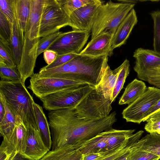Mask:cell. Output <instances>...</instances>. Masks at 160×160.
I'll use <instances>...</instances> for the list:
<instances>
[{
	"label": "cell",
	"instance_id": "d4e9b609",
	"mask_svg": "<svg viewBox=\"0 0 160 160\" xmlns=\"http://www.w3.org/2000/svg\"><path fill=\"white\" fill-rule=\"evenodd\" d=\"M32 0H15L19 24L24 33L30 16Z\"/></svg>",
	"mask_w": 160,
	"mask_h": 160
},
{
	"label": "cell",
	"instance_id": "ee69618b",
	"mask_svg": "<svg viewBox=\"0 0 160 160\" xmlns=\"http://www.w3.org/2000/svg\"><path fill=\"white\" fill-rule=\"evenodd\" d=\"M160 110V99L151 108L146 114L143 122H145L151 115Z\"/></svg>",
	"mask_w": 160,
	"mask_h": 160
},
{
	"label": "cell",
	"instance_id": "9a60e30c",
	"mask_svg": "<svg viewBox=\"0 0 160 160\" xmlns=\"http://www.w3.org/2000/svg\"><path fill=\"white\" fill-rule=\"evenodd\" d=\"M26 127L27 132L23 155L32 160H39L50 150L39 129L30 125Z\"/></svg>",
	"mask_w": 160,
	"mask_h": 160
},
{
	"label": "cell",
	"instance_id": "836d02e7",
	"mask_svg": "<svg viewBox=\"0 0 160 160\" xmlns=\"http://www.w3.org/2000/svg\"><path fill=\"white\" fill-rule=\"evenodd\" d=\"M66 14L69 17L74 11L95 0H58Z\"/></svg>",
	"mask_w": 160,
	"mask_h": 160
},
{
	"label": "cell",
	"instance_id": "44dd1931",
	"mask_svg": "<svg viewBox=\"0 0 160 160\" xmlns=\"http://www.w3.org/2000/svg\"><path fill=\"white\" fill-rule=\"evenodd\" d=\"M83 155L72 145L51 150L39 160H82Z\"/></svg>",
	"mask_w": 160,
	"mask_h": 160
},
{
	"label": "cell",
	"instance_id": "ab89813d",
	"mask_svg": "<svg viewBox=\"0 0 160 160\" xmlns=\"http://www.w3.org/2000/svg\"><path fill=\"white\" fill-rule=\"evenodd\" d=\"M145 121V129L160 126V110L151 115Z\"/></svg>",
	"mask_w": 160,
	"mask_h": 160
},
{
	"label": "cell",
	"instance_id": "7402d4cb",
	"mask_svg": "<svg viewBox=\"0 0 160 160\" xmlns=\"http://www.w3.org/2000/svg\"><path fill=\"white\" fill-rule=\"evenodd\" d=\"M147 87L142 81L136 78L129 83L120 98L119 105L132 103L142 95L146 91Z\"/></svg>",
	"mask_w": 160,
	"mask_h": 160
},
{
	"label": "cell",
	"instance_id": "5bb4252c",
	"mask_svg": "<svg viewBox=\"0 0 160 160\" xmlns=\"http://www.w3.org/2000/svg\"><path fill=\"white\" fill-rule=\"evenodd\" d=\"M133 57L135 59L134 71L138 78L147 82L149 73L160 66V56L153 50L140 48L136 49Z\"/></svg>",
	"mask_w": 160,
	"mask_h": 160
},
{
	"label": "cell",
	"instance_id": "3957f363",
	"mask_svg": "<svg viewBox=\"0 0 160 160\" xmlns=\"http://www.w3.org/2000/svg\"><path fill=\"white\" fill-rule=\"evenodd\" d=\"M44 2L45 0H32L30 16L24 32L22 59L19 65L17 66L21 75V80L24 84L28 78L34 74Z\"/></svg>",
	"mask_w": 160,
	"mask_h": 160
},
{
	"label": "cell",
	"instance_id": "d6986e66",
	"mask_svg": "<svg viewBox=\"0 0 160 160\" xmlns=\"http://www.w3.org/2000/svg\"><path fill=\"white\" fill-rule=\"evenodd\" d=\"M14 18L12 24L10 45L16 64L18 66L22 59L24 44V32L20 26L14 1Z\"/></svg>",
	"mask_w": 160,
	"mask_h": 160
},
{
	"label": "cell",
	"instance_id": "8d00e7d4",
	"mask_svg": "<svg viewBox=\"0 0 160 160\" xmlns=\"http://www.w3.org/2000/svg\"><path fill=\"white\" fill-rule=\"evenodd\" d=\"M142 135L140 131H138L133 134L129 138L128 143L130 147L129 149L124 153L113 160H129V157L131 152L136 143L140 140Z\"/></svg>",
	"mask_w": 160,
	"mask_h": 160
},
{
	"label": "cell",
	"instance_id": "f35d334b",
	"mask_svg": "<svg viewBox=\"0 0 160 160\" xmlns=\"http://www.w3.org/2000/svg\"><path fill=\"white\" fill-rule=\"evenodd\" d=\"M150 84L160 89V66L151 71L147 76V81Z\"/></svg>",
	"mask_w": 160,
	"mask_h": 160
},
{
	"label": "cell",
	"instance_id": "9c48e42d",
	"mask_svg": "<svg viewBox=\"0 0 160 160\" xmlns=\"http://www.w3.org/2000/svg\"><path fill=\"white\" fill-rule=\"evenodd\" d=\"M160 99V89L155 87H148L142 95L123 110L122 118L127 122L140 123Z\"/></svg>",
	"mask_w": 160,
	"mask_h": 160
},
{
	"label": "cell",
	"instance_id": "8fae6325",
	"mask_svg": "<svg viewBox=\"0 0 160 160\" xmlns=\"http://www.w3.org/2000/svg\"><path fill=\"white\" fill-rule=\"evenodd\" d=\"M15 118V127L3 137L0 147V152L4 153L7 156L17 153L24 155L27 129L19 117Z\"/></svg>",
	"mask_w": 160,
	"mask_h": 160
},
{
	"label": "cell",
	"instance_id": "83f0119b",
	"mask_svg": "<svg viewBox=\"0 0 160 160\" xmlns=\"http://www.w3.org/2000/svg\"><path fill=\"white\" fill-rule=\"evenodd\" d=\"M145 140L142 138L136 144L129 157V160H158V156L140 149Z\"/></svg>",
	"mask_w": 160,
	"mask_h": 160
},
{
	"label": "cell",
	"instance_id": "f6af8a7d",
	"mask_svg": "<svg viewBox=\"0 0 160 160\" xmlns=\"http://www.w3.org/2000/svg\"><path fill=\"white\" fill-rule=\"evenodd\" d=\"M145 130L149 133L160 134V126L148 128Z\"/></svg>",
	"mask_w": 160,
	"mask_h": 160
},
{
	"label": "cell",
	"instance_id": "f907efd6",
	"mask_svg": "<svg viewBox=\"0 0 160 160\" xmlns=\"http://www.w3.org/2000/svg\"></svg>",
	"mask_w": 160,
	"mask_h": 160
},
{
	"label": "cell",
	"instance_id": "c3c4849f",
	"mask_svg": "<svg viewBox=\"0 0 160 160\" xmlns=\"http://www.w3.org/2000/svg\"><path fill=\"white\" fill-rule=\"evenodd\" d=\"M16 153L12 154L9 156H7L4 160H11L12 157Z\"/></svg>",
	"mask_w": 160,
	"mask_h": 160
},
{
	"label": "cell",
	"instance_id": "484cf974",
	"mask_svg": "<svg viewBox=\"0 0 160 160\" xmlns=\"http://www.w3.org/2000/svg\"><path fill=\"white\" fill-rule=\"evenodd\" d=\"M0 100L3 104L6 111L4 118L0 122V134L3 137L14 128L15 125L16 118L8 108L3 95L0 92Z\"/></svg>",
	"mask_w": 160,
	"mask_h": 160
},
{
	"label": "cell",
	"instance_id": "e0dca14e",
	"mask_svg": "<svg viewBox=\"0 0 160 160\" xmlns=\"http://www.w3.org/2000/svg\"><path fill=\"white\" fill-rule=\"evenodd\" d=\"M135 131L134 129L120 130L112 128L103 131L107 142L104 153L105 156L124 148Z\"/></svg>",
	"mask_w": 160,
	"mask_h": 160
},
{
	"label": "cell",
	"instance_id": "d590c367",
	"mask_svg": "<svg viewBox=\"0 0 160 160\" xmlns=\"http://www.w3.org/2000/svg\"><path fill=\"white\" fill-rule=\"evenodd\" d=\"M14 0H0V12L12 24L14 18Z\"/></svg>",
	"mask_w": 160,
	"mask_h": 160
},
{
	"label": "cell",
	"instance_id": "74e56055",
	"mask_svg": "<svg viewBox=\"0 0 160 160\" xmlns=\"http://www.w3.org/2000/svg\"><path fill=\"white\" fill-rule=\"evenodd\" d=\"M78 54L71 53L63 55H58L55 61L51 64L42 68V69H47L54 68L68 62L74 58Z\"/></svg>",
	"mask_w": 160,
	"mask_h": 160
},
{
	"label": "cell",
	"instance_id": "ac0fdd59",
	"mask_svg": "<svg viewBox=\"0 0 160 160\" xmlns=\"http://www.w3.org/2000/svg\"><path fill=\"white\" fill-rule=\"evenodd\" d=\"M138 22L136 12L133 8L118 26L113 35L112 41L113 49L125 44Z\"/></svg>",
	"mask_w": 160,
	"mask_h": 160
},
{
	"label": "cell",
	"instance_id": "4fadbf2b",
	"mask_svg": "<svg viewBox=\"0 0 160 160\" xmlns=\"http://www.w3.org/2000/svg\"><path fill=\"white\" fill-rule=\"evenodd\" d=\"M104 2L95 0L73 12L69 16L70 26L73 30L91 32L96 13L99 6Z\"/></svg>",
	"mask_w": 160,
	"mask_h": 160
},
{
	"label": "cell",
	"instance_id": "60d3db41",
	"mask_svg": "<svg viewBox=\"0 0 160 160\" xmlns=\"http://www.w3.org/2000/svg\"><path fill=\"white\" fill-rule=\"evenodd\" d=\"M58 55L55 51L48 49L43 52V58L46 63L49 65L55 61Z\"/></svg>",
	"mask_w": 160,
	"mask_h": 160
},
{
	"label": "cell",
	"instance_id": "5b68a950",
	"mask_svg": "<svg viewBox=\"0 0 160 160\" xmlns=\"http://www.w3.org/2000/svg\"><path fill=\"white\" fill-rule=\"evenodd\" d=\"M135 3L114 2L110 0L98 7L91 29V39L107 32L114 35L122 21L132 9Z\"/></svg>",
	"mask_w": 160,
	"mask_h": 160
},
{
	"label": "cell",
	"instance_id": "bcb514c9",
	"mask_svg": "<svg viewBox=\"0 0 160 160\" xmlns=\"http://www.w3.org/2000/svg\"><path fill=\"white\" fill-rule=\"evenodd\" d=\"M11 160H32L23 155L19 153H16L12 157Z\"/></svg>",
	"mask_w": 160,
	"mask_h": 160
},
{
	"label": "cell",
	"instance_id": "f1b7e54d",
	"mask_svg": "<svg viewBox=\"0 0 160 160\" xmlns=\"http://www.w3.org/2000/svg\"><path fill=\"white\" fill-rule=\"evenodd\" d=\"M121 65L122 68L119 73L113 89L112 99V102L115 101L118 95L123 88L125 80L129 73V61L128 59H126Z\"/></svg>",
	"mask_w": 160,
	"mask_h": 160
},
{
	"label": "cell",
	"instance_id": "4dcf8cb0",
	"mask_svg": "<svg viewBox=\"0 0 160 160\" xmlns=\"http://www.w3.org/2000/svg\"><path fill=\"white\" fill-rule=\"evenodd\" d=\"M150 14L153 22V50L160 56V10L152 11Z\"/></svg>",
	"mask_w": 160,
	"mask_h": 160
},
{
	"label": "cell",
	"instance_id": "52a82bcc",
	"mask_svg": "<svg viewBox=\"0 0 160 160\" xmlns=\"http://www.w3.org/2000/svg\"><path fill=\"white\" fill-rule=\"evenodd\" d=\"M112 102L106 98L96 87L75 108L78 116L88 120H99L108 117L112 108Z\"/></svg>",
	"mask_w": 160,
	"mask_h": 160
},
{
	"label": "cell",
	"instance_id": "7a4b0ae2",
	"mask_svg": "<svg viewBox=\"0 0 160 160\" xmlns=\"http://www.w3.org/2000/svg\"><path fill=\"white\" fill-rule=\"evenodd\" d=\"M107 55L93 57L78 54L68 62L47 69H40L42 77L65 79L82 82L96 87L108 65Z\"/></svg>",
	"mask_w": 160,
	"mask_h": 160
},
{
	"label": "cell",
	"instance_id": "681fc988",
	"mask_svg": "<svg viewBox=\"0 0 160 160\" xmlns=\"http://www.w3.org/2000/svg\"><path fill=\"white\" fill-rule=\"evenodd\" d=\"M158 160H160V159H159Z\"/></svg>",
	"mask_w": 160,
	"mask_h": 160
},
{
	"label": "cell",
	"instance_id": "30bf717a",
	"mask_svg": "<svg viewBox=\"0 0 160 160\" xmlns=\"http://www.w3.org/2000/svg\"><path fill=\"white\" fill-rule=\"evenodd\" d=\"M30 81L28 88L40 99L64 89L84 84L82 82L65 79L42 77L38 73L34 74Z\"/></svg>",
	"mask_w": 160,
	"mask_h": 160
},
{
	"label": "cell",
	"instance_id": "277c9868",
	"mask_svg": "<svg viewBox=\"0 0 160 160\" xmlns=\"http://www.w3.org/2000/svg\"><path fill=\"white\" fill-rule=\"evenodd\" d=\"M0 92L2 93L8 108L15 117H19L26 127L30 125L39 129L34 111L35 102L21 80H1Z\"/></svg>",
	"mask_w": 160,
	"mask_h": 160
},
{
	"label": "cell",
	"instance_id": "ba28073f",
	"mask_svg": "<svg viewBox=\"0 0 160 160\" xmlns=\"http://www.w3.org/2000/svg\"><path fill=\"white\" fill-rule=\"evenodd\" d=\"M69 17L58 0H45L41 19L39 35L42 38L70 26Z\"/></svg>",
	"mask_w": 160,
	"mask_h": 160
},
{
	"label": "cell",
	"instance_id": "e575fe53",
	"mask_svg": "<svg viewBox=\"0 0 160 160\" xmlns=\"http://www.w3.org/2000/svg\"><path fill=\"white\" fill-rule=\"evenodd\" d=\"M12 24L0 12V38L10 44Z\"/></svg>",
	"mask_w": 160,
	"mask_h": 160
},
{
	"label": "cell",
	"instance_id": "cb8c5ba5",
	"mask_svg": "<svg viewBox=\"0 0 160 160\" xmlns=\"http://www.w3.org/2000/svg\"><path fill=\"white\" fill-rule=\"evenodd\" d=\"M33 106L39 130L46 144L51 150L52 140L48 121L43 112L42 107L35 102Z\"/></svg>",
	"mask_w": 160,
	"mask_h": 160
},
{
	"label": "cell",
	"instance_id": "7bdbcfd3",
	"mask_svg": "<svg viewBox=\"0 0 160 160\" xmlns=\"http://www.w3.org/2000/svg\"><path fill=\"white\" fill-rule=\"evenodd\" d=\"M83 155L82 160H100L107 156L101 153H92Z\"/></svg>",
	"mask_w": 160,
	"mask_h": 160
},
{
	"label": "cell",
	"instance_id": "603a6c76",
	"mask_svg": "<svg viewBox=\"0 0 160 160\" xmlns=\"http://www.w3.org/2000/svg\"><path fill=\"white\" fill-rule=\"evenodd\" d=\"M121 68V64L112 70L108 65L100 83L97 86L102 91L104 97L107 98L111 99V101L113 89Z\"/></svg>",
	"mask_w": 160,
	"mask_h": 160
},
{
	"label": "cell",
	"instance_id": "ffe728a7",
	"mask_svg": "<svg viewBox=\"0 0 160 160\" xmlns=\"http://www.w3.org/2000/svg\"><path fill=\"white\" fill-rule=\"evenodd\" d=\"M107 145L106 139L103 132L91 139L72 146L83 155L92 153H101L105 156L104 153Z\"/></svg>",
	"mask_w": 160,
	"mask_h": 160
},
{
	"label": "cell",
	"instance_id": "b9f144b4",
	"mask_svg": "<svg viewBox=\"0 0 160 160\" xmlns=\"http://www.w3.org/2000/svg\"><path fill=\"white\" fill-rule=\"evenodd\" d=\"M130 147L128 142L126 147L123 149L106 156L100 160H113L126 152Z\"/></svg>",
	"mask_w": 160,
	"mask_h": 160
},
{
	"label": "cell",
	"instance_id": "4316f807",
	"mask_svg": "<svg viewBox=\"0 0 160 160\" xmlns=\"http://www.w3.org/2000/svg\"><path fill=\"white\" fill-rule=\"evenodd\" d=\"M142 138L145 141L140 149L153 153L160 158V134L149 133Z\"/></svg>",
	"mask_w": 160,
	"mask_h": 160
},
{
	"label": "cell",
	"instance_id": "6da1fadb",
	"mask_svg": "<svg viewBox=\"0 0 160 160\" xmlns=\"http://www.w3.org/2000/svg\"><path fill=\"white\" fill-rule=\"evenodd\" d=\"M115 111L98 120L78 117L74 108L49 111L48 116L52 140L51 150L66 145L74 146L112 128L117 121Z\"/></svg>",
	"mask_w": 160,
	"mask_h": 160
},
{
	"label": "cell",
	"instance_id": "2e32d148",
	"mask_svg": "<svg viewBox=\"0 0 160 160\" xmlns=\"http://www.w3.org/2000/svg\"><path fill=\"white\" fill-rule=\"evenodd\" d=\"M113 36L108 32L100 34L91 39L79 54L93 57L104 55L111 57L113 54Z\"/></svg>",
	"mask_w": 160,
	"mask_h": 160
},
{
	"label": "cell",
	"instance_id": "f546056e",
	"mask_svg": "<svg viewBox=\"0 0 160 160\" xmlns=\"http://www.w3.org/2000/svg\"><path fill=\"white\" fill-rule=\"evenodd\" d=\"M0 60L8 66H17L10 44L1 38H0Z\"/></svg>",
	"mask_w": 160,
	"mask_h": 160
},
{
	"label": "cell",
	"instance_id": "7dc6e473",
	"mask_svg": "<svg viewBox=\"0 0 160 160\" xmlns=\"http://www.w3.org/2000/svg\"><path fill=\"white\" fill-rule=\"evenodd\" d=\"M5 112L4 106L1 101L0 100V122L4 118Z\"/></svg>",
	"mask_w": 160,
	"mask_h": 160
},
{
	"label": "cell",
	"instance_id": "d6a6232c",
	"mask_svg": "<svg viewBox=\"0 0 160 160\" xmlns=\"http://www.w3.org/2000/svg\"><path fill=\"white\" fill-rule=\"evenodd\" d=\"M65 32L58 31L40 38L38 47L37 56L48 49L49 48L65 34Z\"/></svg>",
	"mask_w": 160,
	"mask_h": 160
},
{
	"label": "cell",
	"instance_id": "7c38bea8",
	"mask_svg": "<svg viewBox=\"0 0 160 160\" xmlns=\"http://www.w3.org/2000/svg\"><path fill=\"white\" fill-rule=\"evenodd\" d=\"M89 35V32L85 31L72 30L66 32L48 49L55 51L58 55L79 54Z\"/></svg>",
	"mask_w": 160,
	"mask_h": 160
},
{
	"label": "cell",
	"instance_id": "8992f818",
	"mask_svg": "<svg viewBox=\"0 0 160 160\" xmlns=\"http://www.w3.org/2000/svg\"><path fill=\"white\" fill-rule=\"evenodd\" d=\"M96 87L83 84L67 88L40 99L43 107L49 111L75 108Z\"/></svg>",
	"mask_w": 160,
	"mask_h": 160
},
{
	"label": "cell",
	"instance_id": "1f68e13d",
	"mask_svg": "<svg viewBox=\"0 0 160 160\" xmlns=\"http://www.w3.org/2000/svg\"><path fill=\"white\" fill-rule=\"evenodd\" d=\"M0 76L1 80L4 81L21 80V75L17 66H8L1 60H0Z\"/></svg>",
	"mask_w": 160,
	"mask_h": 160
}]
</instances>
